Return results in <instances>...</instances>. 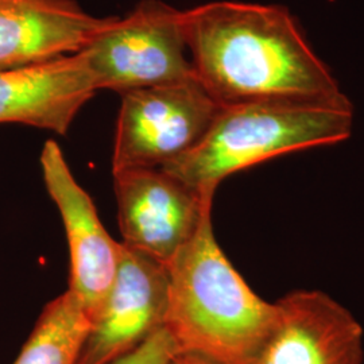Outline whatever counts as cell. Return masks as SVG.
<instances>
[{
  "mask_svg": "<svg viewBox=\"0 0 364 364\" xmlns=\"http://www.w3.org/2000/svg\"><path fill=\"white\" fill-rule=\"evenodd\" d=\"M41 168L65 227L70 255L68 290L93 323L115 281L122 242H115L107 232L91 196L75 178L61 147L54 141L43 146Z\"/></svg>",
  "mask_w": 364,
  "mask_h": 364,
  "instance_id": "cell-7",
  "label": "cell"
},
{
  "mask_svg": "<svg viewBox=\"0 0 364 364\" xmlns=\"http://www.w3.org/2000/svg\"><path fill=\"white\" fill-rule=\"evenodd\" d=\"M352 126L348 97L221 105L201 141L161 169L200 193L215 195L228 176L275 156L343 142L350 138Z\"/></svg>",
  "mask_w": 364,
  "mask_h": 364,
  "instance_id": "cell-3",
  "label": "cell"
},
{
  "mask_svg": "<svg viewBox=\"0 0 364 364\" xmlns=\"http://www.w3.org/2000/svg\"><path fill=\"white\" fill-rule=\"evenodd\" d=\"M168 299V267L122 243L115 281L77 364L114 363L139 347L164 326Z\"/></svg>",
  "mask_w": 364,
  "mask_h": 364,
  "instance_id": "cell-8",
  "label": "cell"
},
{
  "mask_svg": "<svg viewBox=\"0 0 364 364\" xmlns=\"http://www.w3.org/2000/svg\"><path fill=\"white\" fill-rule=\"evenodd\" d=\"M178 355L174 341L165 328L158 329L135 350L111 364H170Z\"/></svg>",
  "mask_w": 364,
  "mask_h": 364,
  "instance_id": "cell-13",
  "label": "cell"
},
{
  "mask_svg": "<svg viewBox=\"0 0 364 364\" xmlns=\"http://www.w3.org/2000/svg\"><path fill=\"white\" fill-rule=\"evenodd\" d=\"M185 11L142 0L123 18H109L81 50L97 90L124 92L195 77L186 58Z\"/></svg>",
  "mask_w": 364,
  "mask_h": 364,
  "instance_id": "cell-4",
  "label": "cell"
},
{
  "mask_svg": "<svg viewBox=\"0 0 364 364\" xmlns=\"http://www.w3.org/2000/svg\"><path fill=\"white\" fill-rule=\"evenodd\" d=\"M170 364H213L203 359V358H198L195 355H186V353H180V355H176L171 360Z\"/></svg>",
  "mask_w": 364,
  "mask_h": 364,
  "instance_id": "cell-14",
  "label": "cell"
},
{
  "mask_svg": "<svg viewBox=\"0 0 364 364\" xmlns=\"http://www.w3.org/2000/svg\"><path fill=\"white\" fill-rule=\"evenodd\" d=\"M185 23L196 77L220 105L347 97L285 7L210 1Z\"/></svg>",
  "mask_w": 364,
  "mask_h": 364,
  "instance_id": "cell-1",
  "label": "cell"
},
{
  "mask_svg": "<svg viewBox=\"0 0 364 364\" xmlns=\"http://www.w3.org/2000/svg\"><path fill=\"white\" fill-rule=\"evenodd\" d=\"M123 245L168 266L195 235L213 193H200L162 169L114 171Z\"/></svg>",
  "mask_w": 364,
  "mask_h": 364,
  "instance_id": "cell-6",
  "label": "cell"
},
{
  "mask_svg": "<svg viewBox=\"0 0 364 364\" xmlns=\"http://www.w3.org/2000/svg\"><path fill=\"white\" fill-rule=\"evenodd\" d=\"M220 107L196 76L122 93L112 173L161 169L186 154L205 135Z\"/></svg>",
  "mask_w": 364,
  "mask_h": 364,
  "instance_id": "cell-5",
  "label": "cell"
},
{
  "mask_svg": "<svg viewBox=\"0 0 364 364\" xmlns=\"http://www.w3.org/2000/svg\"><path fill=\"white\" fill-rule=\"evenodd\" d=\"M277 306L278 320L258 364H363V328L338 301L299 290Z\"/></svg>",
  "mask_w": 364,
  "mask_h": 364,
  "instance_id": "cell-9",
  "label": "cell"
},
{
  "mask_svg": "<svg viewBox=\"0 0 364 364\" xmlns=\"http://www.w3.org/2000/svg\"><path fill=\"white\" fill-rule=\"evenodd\" d=\"M97 85L78 52L0 70V123H21L64 135Z\"/></svg>",
  "mask_w": 364,
  "mask_h": 364,
  "instance_id": "cell-10",
  "label": "cell"
},
{
  "mask_svg": "<svg viewBox=\"0 0 364 364\" xmlns=\"http://www.w3.org/2000/svg\"><path fill=\"white\" fill-rule=\"evenodd\" d=\"M92 320L68 290L50 301L13 364H77Z\"/></svg>",
  "mask_w": 364,
  "mask_h": 364,
  "instance_id": "cell-12",
  "label": "cell"
},
{
  "mask_svg": "<svg viewBox=\"0 0 364 364\" xmlns=\"http://www.w3.org/2000/svg\"><path fill=\"white\" fill-rule=\"evenodd\" d=\"M168 267L164 326L180 353L213 364H258L278 320L277 302L251 290L223 252L207 209Z\"/></svg>",
  "mask_w": 364,
  "mask_h": 364,
  "instance_id": "cell-2",
  "label": "cell"
},
{
  "mask_svg": "<svg viewBox=\"0 0 364 364\" xmlns=\"http://www.w3.org/2000/svg\"><path fill=\"white\" fill-rule=\"evenodd\" d=\"M108 19L75 0H0V70L81 52Z\"/></svg>",
  "mask_w": 364,
  "mask_h": 364,
  "instance_id": "cell-11",
  "label": "cell"
}]
</instances>
